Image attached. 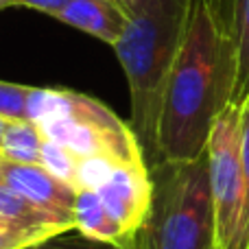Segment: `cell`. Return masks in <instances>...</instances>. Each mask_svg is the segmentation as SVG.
I'll list each match as a JSON object with an SVG mask.
<instances>
[{
  "label": "cell",
  "instance_id": "12",
  "mask_svg": "<svg viewBox=\"0 0 249 249\" xmlns=\"http://www.w3.org/2000/svg\"><path fill=\"white\" fill-rule=\"evenodd\" d=\"M232 42L236 59V81H234L232 103L243 105L249 96V0L232 2Z\"/></svg>",
  "mask_w": 249,
  "mask_h": 249
},
{
  "label": "cell",
  "instance_id": "6",
  "mask_svg": "<svg viewBox=\"0 0 249 249\" xmlns=\"http://www.w3.org/2000/svg\"><path fill=\"white\" fill-rule=\"evenodd\" d=\"M151 171L144 160L121 162L114 166L109 177L96 188V195L105 203L129 241L136 245V236L151 203Z\"/></svg>",
  "mask_w": 249,
  "mask_h": 249
},
{
  "label": "cell",
  "instance_id": "21",
  "mask_svg": "<svg viewBox=\"0 0 249 249\" xmlns=\"http://www.w3.org/2000/svg\"><path fill=\"white\" fill-rule=\"evenodd\" d=\"M4 164H7V160H4L2 153H0V184H4Z\"/></svg>",
  "mask_w": 249,
  "mask_h": 249
},
{
  "label": "cell",
  "instance_id": "4",
  "mask_svg": "<svg viewBox=\"0 0 249 249\" xmlns=\"http://www.w3.org/2000/svg\"><path fill=\"white\" fill-rule=\"evenodd\" d=\"M26 118L37 123L44 136L72 151L79 160L92 155H107L118 162L144 160L131 124L88 94L31 88Z\"/></svg>",
  "mask_w": 249,
  "mask_h": 249
},
{
  "label": "cell",
  "instance_id": "11",
  "mask_svg": "<svg viewBox=\"0 0 249 249\" xmlns=\"http://www.w3.org/2000/svg\"><path fill=\"white\" fill-rule=\"evenodd\" d=\"M44 133L37 127V123L29 118L20 121H7L0 142V153L7 162L16 164H39V153H42Z\"/></svg>",
  "mask_w": 249,
  "mask_h": 249
},
{
  "label": "cell",
  "instance_id": "9",
  "mask_svg": "<svg viewBox=\"0 0 249 249\" xmlns=\"http://www.w3.org/2000/svg\"><path fill=\"white\" fill-rule=\"evenodd\" d=\"M0 216L11 221L13 225L26 230L39 241H46L51 236H57L61 232L74 230L72 223L55 216L53 212L31 203L16 190H11L7 184H0Z\"/></svg>",
  "mask_w": 249,
  "mask_h": 249
},
{
  "label": "cell",
  "instance_id": "18",
  "mask_svg": "<svg viewBox=\"0 0 249 249\" xmlns=\"http://www.w3.org/2000/svg\"><path fill=\"white\" fill-rule=\"evenodd\" d=\"M35 243H42L39 238H35L33 234H29L26 230L13 225L11 221L0 216V249H26Z\"/></svg>",
  "mask_w": 249,
  "mask_h": 249
},
{
  "label": "cell",
  "instance_id": "20",
  "mask_svg": "<svg viewBox=\"0 0 249 249\" xmlns=\"http://www.w3.org/2000/svg\"><path fill=\"white\" fill-rule=\"evenodd\" d=\"M138 2H142V0H121V4H123L124 9H127V11H131V9L136 7Z\"/></svg>",
  "mask_w": 249,
  "mask_h": 249
},
{
  "label": "cell",
  "instance_id": "8",
  "mask_svg": "<svg viewBox=\"0 0 249 249\" xmlns=\"http://www.w3.org/2000/svg\"><path fill=\"white\" fill-rule=\"evenodd\" d=\"M55 18L109 46L121 39L129 24V11L121 0H70Z\"/></svg>",
  "mask_w": 249,
  "mask_h": 249
},
{
  "label": "cell",
  "instance_id": "1",
  "mask_svg": "<svg viewBox=\"0 0 249 249\" xmlns=\"http://www.w3.org/2000/svg\"><path fill=\"white\" fill-rule=\"evenodd\" d=\"M234 81L232 24L221 0H190L184 42L164 88L158 162H184L206 153L212 124L232 103Z\"/></svg>",
  "mask_w": 249,
  "mask_h": 249
},
{
  "label": "cell",
  "instance_id": "3",
  "mask_svg": "<svg viewBox=\"0 0 249 249\" xmlns=\"http://www.w3.org/2000/svg\"><path fill=\"white\" fill-rule=\"evenodd\" d=\"M149 171L151 203L133 249H216L208 153Z\"/></svg>",
  "mask_w": 249,
  "mask_h": 249
},
{
  "label": "cell",
  "instance_id": "10",
  "mask_svg": "<svg viewBox=\"0 0 249 249\" xmlns=\"http://www.w3.org/2000/svg\"><path fill=\"white\" fill-rule=\"evenodd\" d=\"M74 225L81 234L96 241L109 243L116 247H133L129 236L123 232V228L114 221V216L107 212L105 203L96 195V190L79 188L77 201H74Z\"/></svg>",
  "mask_w": 249,
  "mask_h": 249
},
{
  "label": "cell",
  "instance_id": "19",
  "mask_svg": "<svg viewBox=\"0 0 249 249\" xmlns=\"http://www.w3.org/2000/svg\"><path fill=\"white\" fill-rule=\"evenodd\" d=\"M13 2L20 4V7H29V9H35V11L48 13V16L55 18L70 0H13Z\"/></svg>",
  "mask_w": 249,
  "mask_h": 249
},
{
  "label": "cell",
  "instance_id": "5",
  "mask_svg": "<svg viewBox=\"0 0 249 249\" xmlns=\"http://www.w3.org/2000/svg\"><path fill=\"white\" fill-rule=\"evenodd\" d=\"M216 249H245V181L241 162V105L230 103L208 138Z\"/></svg>",
  "mask_w": 249,
  "mask_h": 249
},
{
  "label": "cell",
  "instance_id": "16",
  "mask_svg": "<svg viewBox=\"0 0 249 249\" xmlns=\"http://www.w3.org/2000/svg\"><path fill=\"white\" fill-rule=\"evenodd\" d=\"M26 249H124V247H116V245H109V243L90 238L74 228V230H68V232L57 234V236L46 238L42 243H35V245Z\"/></svg>",
  "mask_w": 249,
  "mask_h": 249
},
{
  "label": "cell",
  "instance_id": "24",
  "mask_svg": "<svg viewBox=\"0 0 249 249\" xmlns=\"http://www.w3.org/2000/svg\"><path fill=\"white\" fill-rule=\"evenodd\" d=\"M129 249H133V247H129Z\"/></svg>",
  "mask_w": 249,
  "mask_h": 249
},
{
  "label": "cell",
  "instance_id": "14",
  "mask_svg": "<svg viewBox=\"0 0 249 249\" xmlns=\"http://www.w3.org/2000/svg\"><path fill=\"white\" fill-rule=\"evenodd\" d=\"M116 164H121V162H118V160H114V158H107V155H92V158L79 160L77 190L79 188L96 190L109 177V173L114 171V166H116Z\"/></svg>",
  "mask_w": 249,
  "mask_h": 249
},
{
  "label": "cell",
  "instance_id": "2",
  "mask_svg": "<svg viewBox=\"0 0 249 249\" xmlns=\"http://www.w3.org/2000/svg\"><path fill=\"white\" fill-rule=\"evenodd\" d=\"M190 0H142L114 51L129 83L131 129L146 166L158 164V123L164 88L188 26Z\"/></svg>",
  "mask_w": 249,
  "mask_h": 249
},
{
  "label": "cell",
  "instance_id": "15",
  "mask_svg": "<svg viewBox=\"0 0 249 249\" xmlns=\"http://www.w3.org/2000/svg\"><path fill=\"white\" fill-rule=\"evenodd\" d=\"M31 88L20 83L0 81V116L7 121L26 118V103H29Z\"/></svg>",
  "mask_w": 249,
  "mask_h": 249
},
{
  "label": "cell",
  "instance_id": "23",
  "mask_svg": "<svg viewBox=\"0 0 249 249\" xmlns=\"http://www.w3.org/2000/svg\"><path fill=\"white\" fill-rule=\"evenodd\" d=\"M4 124H7V118L0 116V142H2V133H4Z\"/></svg>",
  "mask_w": 249,
  "mask_h": 249
},
{
  "label": "cell",
  "instance_id": "13",
  "mask_svg": "<svg viewBox=\"0 0 249 249\" xmlns=\"http://www.w3.org/2000/svg\"><path fill=\"white\" fill-rule=\"evenodd\" d=\"M39 166L44 171H48L51 175H55L57 179L72 184L77 188V168H79V158L68 151L66 146H61L59 142L51 140L44 136L42 142V153H39Z\"/></svg>",
  "mask_w": 249,
  "mask_h": 249
},
{
  "label": "cell",
  "instance_id": "7",
  "mask_svg": "<svg viewBox=\"0 0 249 249\" xmlns=\"http://www.w3.org/2000/svg\"><path fill=\"white\" fill-rule=\"evenodd\" d=\"M4 184L31 203L53 212L55 216L74 225V201L77 188L57 179L39 164H4ZM77 228V225H74Z\"/></svg>",
  "mask_w": 249,
  "mask_h": 249
},
{
  "label": "cell",
  "instance_id": "22",
  "mask_svg": "<svg viewBox=\"0 0 249 249\" xmlns=\"http://www.w3.org/2000/svg\"><path fill=\"white\" fill-rule=\"evenodd\" d=\"M9 7H16L13 0H0V9H9Z\"/></svg>",
  "mask_w": 249,
  "mask_h": 249
},
{
  "label": "cell",
  "instance_id": "17",
  "mask_svg": "<svg viewBox=\"0 0 249 249\" xmlns=\"http://www.w3.org/2000/svg\"><path fill=\"white\" fill-rule=\"evenodd\" d=\"M241 162L245 181V249H249V96L241 105Z\"/></svg>",
  "mask_w": 249,
  "mask_h": 249
}]
</instances>
